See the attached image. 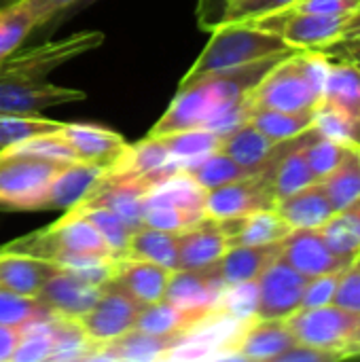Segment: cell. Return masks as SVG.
<instances>
[{"label":"cell","mask_w":360,"mask_h":362,"mask_svg":"<svg viewBox=\"0 0 360 362\" xmlns=\"http://www.w3.org/2000/svg\"><path fill=\"white\" fill-rule=\"evenodd\" d=\"M280 259L308 278L344 272L352 263L329 248L320 229H291L282 240Z\"/></svg>","instance_id":"4fadbf2b"},{"label":"cell","mask_w":360,"mask_h":362,"mask_svg":"<svg viewBox=\"0 0 360 362\" xmlns=\"http://www.w3.org/2000/svg\"><path fill=\"white\" fill-rule=\"evenodd\" d=\"M229 248V240L219 221L204 218L202 223L178 233V269L212 267Z\"/></svg>","instance_id":"d6986e66"},{"label":"cell","mask_w":360,"mask_h":362,"mask_svg":"<svg viewBox=\"0 0 360 362\" xmlns=\"http://www.w3.org/2000/svg\"><path fill=\"white\" fill-rule=\"evenodd\" d=\"M34 30L30 11L21 0L0 6V62L21 47L25 36Z\"/></svg>","instance_id":"d590c367"},{"label":"cell","mask_w":360,"mask_h":362,"mask_svg":"<svg viewBox=\"0 0 360 362\" xmlns=\"http://www.w3.org/2000/svg\"><path fill=\"white\" fill-rule=\"evenodd\" d=\"M320 51L327 53L331 62H350V64L360 66V34L352 38H339Z\"/></svg>","instance_id":"c3c4849f"},{"label":"cell","mask_w":360,"mask_h":362,"mask_svg":"<svg viewBox=\"0 0 360 362\" xmlns=\"http://www.w3.org/2000/svg\"><path fill=\"white\" fill-rule=\"evenodd\" d=\"M276 212L291 225V229H320L335 210L327 197L323 180H318L278 199Z\"/></svg>","instance_id":"7402d4cb"},{"label":"cell","mask_w":360,"mask_h":362,"mask_svg":"<svg viewBox=\"0 0 360 362\" xmlns=\"http://www.w3.org/2000/svg\"><path fill=\"white\" fill-rule=\"evenodd\" d=\"M359 4L360 0H297L286 8L316 15H350L354 8H359Z\"/></svg>","instance_id":"bcb514c9"},{"label":"cell","mask_w":360,"mask_h":362,"mask_svg":"<svg viewBox=\"0 0 360 362\" xmlns=\"http://www.w3.org/2000/svg\"><path fill=\"white\" fill-rule=\"evenodd\" d=\"M331 59L318 49H297L280 59L250 91V108L316 110L323 102Z\"/></svg>","instance_id":"6da1fadb"},{"label":"cell","mask_w":360,"mask_h":362,"mask_svg":"<svg viewBox=\"0 0 360 362\" xmlns=\"http://www.w3.org/2000/svg\"><path fill=\"white\" fill-rule=\"evenodd\" d=\"M320 233L335 255L348 261L356 259L360 255V197L333 212V216L320 227Z\"/></svg>","instance_id":"f546056e"},{"label":"cell","mask_w":360,"mask_h":362,"mask_svg":"<svg viewBox=\"0 0 360 362\" xmlns=\"http://www.w3.org/2000/svg\"><path fill=\"white\" fill-rule=\"evenodd\" d=\"M225 284L216 278L212 267L206 269H176L170 276L163 299L197 322L219 312Z\"/></svg>","instance_id":"7c38bea8"},{"label":"cell","mask_w":360,"mask_h":362,"mask_svg":"<svg viewBox=\"0 0 360 362\" xmlns=\"http://www.w3.org/2000/svg\"><path fill=\"white\" fill-rule=\"evenodd\" d=\"M348 15H316L299 11H276L250 23L280 34L293 49H325L339 40Z\"/></svg>","instance_id":"52a82bcc"},{"label":"cell","mask_w":360,"mask_h":362,"mask_svg":"<svg viewBox=\"0 0 360 362\" xmlns=\"http://www.w3.org/2000/svg\"><path fill=\"white\" fill-rule=\"evenodd\" d=\"M195 325H197V320L193 316L185 314L176 305L161 299L157 303L142 305L134 329H138L146 335H153V337L178 339L180 335H185Z\"/></svg>","instance_id":"4dcf8cb0"},{"label":"cell","mask_w":360,"mask_h":362,"mask_svg":"<svg viewBox=\"0 0 360 362\" xmlns=\"http://www.w3.org/2000/svg\"><path fill=\"white\" fill-rule=\"evenodd\" d=\"M346 144L325 138L314 127V134H312L310 142L306 144V159H308L316 180H325L339 165V161L344 159V153H346Z\"/></svg>","instance_id":"ab89813d"},{"label":"cell","mask_w":360,"mask_h":362,"mask_svg":"<svg viewBox=\"0 0 360 362\" xmlns=\"http://www.w3.org/2000/svg\"><path fill=\"white\" fill-rule=\"evenodd\" d=\"M55 269L57 265L51 261L21 252L0 250V288L36 297Z\"/></svg>","instance_id":"d4e9b609"},{"label":"cell","mask_w":360,"mask_h":362,"mask_svg":"<svg viewBox=\"0 0 360 362\" xmlns=\"http://www.w3.org/2000/svg\"><path fill=\"white\" fill-rule=\"evenodd\" d=\"M85 91L53 85L47 78L0 74V112L40 115L45 108L85 100Z\"/></svg>","instance_id":"30bf717a"},{"label":"cell","mask_w":360,"mask_h":362,"mask_svg":"<svg viewBox=\"0 0 360 362\" xmlns=\"http://www.w3.org/2000/svg\"><path fill=\"white\" fill-rule=\"evenodd\" d=\"M62 127L59 121L45 119L40 115H13V112H0V151L32 138L36 134L57 132Z\"/></svg>","instance_id":"8d00e7d4"},{"label":"cell","mask_w":360,"mask_h":362,"mask_svg":"<svg viewBox=\"0 0 360 362\" xmlns=\"http://www.w3.org/2000/svg\"><path fill=\"white\" fill-rule=\"evenodd\" d=\"M151 189L134 178H117L104 172L95 189L85 197L87 206H102L119 214L134 231L144 227L146 212V193ZM79 204V206H81ZM76 208V206H74Z\"/></svg>","instance_id":"9a60e30c"},{"label":"cell","mask_w":360,"mask_h":362,"mask_svg":"<svg viewBox=\"0 0 360 362\" xmlns=\"http://www.w3.org/2000/svg\"><path fill=\"white\" fill-rule=\"evenodd\" d=\"M142 303H138L129 293H125L115 282H108L98 301L91 305L87 314H83L76 322L83 333L98 346L112 341L136 327Z\"/></svg>","instance_id":"ba28073f"},{"label":"cell","mask_w":360,"mask_h":362,"mask_svg":"<svg viewBox=\"0 0 360 362\" xmlns=\"http://www.w3.org/2000/svg\"><path fill=\"white\" fill-rule=\"evenodd\" d=\"M219 225L225 231L229 246L274 244V242H282L291 233V225L276 212V208L257 210V212L236 216V218H225V221H219Z\"/></svg>","instance_id":"603a6c76"},{"label":"cell","mask_w":360,"mask_h":362,"mask_svg":"<svg viewBox=\"0 0 360 362\" xmlns=\"http://www.w3.org/2000/svg\"><path fill=\"white\" fill-rule=\"evenodd\" d=\"M333 303L348 312L360 314V255L342 272Z\"/></svg>","instance_id":"ee69618b"},{"label":"cell","mask_w":360,"mask_h":362,"mask_svg":"<svg viewBox=\"0 0 360 362\" xmlns=\"http://www.w3.org/2000/svg\"><path fill=\"white\" fill-rule=\"evenodd\" d=\"M339 276H342V272L310 278L308 280V286H306V293H303V299H301V308H320V305L333 303Z\"/></svg>","instance_id":"f6af8a7d"},{"label":"cell","mask_w":360,"mask_h":362,"mask_svg":"<svg viewBox=\"0 0 360 362\" xmlns=\"http://www.w3.org/2000/svg\"><path fill=\"white\" fill-rule=\"evenodd\" d=\"M339 115H344L360 134V66L350 62H331L323 102Z\"/></svg>","instance_id":"cb8c5ba5"},{"label":"cell","mask_w":360,"mask_h":362,"mask_svg":"<svg viewBox=\"0 0 360 362\" xmlns=\"http://www.w3.org/2000/svg\"><path fill=\"white\" fill-rule=\"evenodd\" d=\"M59 134L70 142V146L74 148L81 161H89L106 170L129 146L119 134L106 127L87 125V123H62Z\"/></svg>","instance_id":"ffe728a7"},{"label":"cell","mask_w":360,"mask_h":362,"mask_svg":"<svg viewBox=\"0 0 360 362\" xmlns=\"http://www.w3.org/2000/svg\"><path fill=\"white\" fill-rule=\"evenodd\" d=\"M316 110H274V108H250L246 121L263 132L269 140L282 142L295 138L314 125Z\"/></svg>","instance_id":"f1b7e54d"},{"label":"cell","mask_w":360,"mask_h":362,"mask_svg":"<svg viewBox=\"0 0 360 362\" xmlns=\"http://www.w3.org/2000/svg\"><path fill=\"white\" fill-rule=\"evenodd\" d=\"M182 172L189 174L204 191L223 187L227 182H233V180L246 178V176H252L250 170L236 163L223 151H212V153H208V155H204L199 159L182 163Z\"/></svg>","instance_id":"d6a6232c"},{"label":"cell","mask_w":360,"mask_h":362,"mask_svg":"<svg viewBox=\"0 0 360 362\" xmlns=\"http://www.w3.org/2000/svg\"><path fill=\"white\" fill-rule=\"evenodd\" d=\"M19 339H21V329L0 325V362L13 361V354L19 346Z\"/></svg>","instance_id":"681fc988"},{"label":"cell","mask_w":360,"mask_h":362,"mask_svg":"<svg viewBox=\"0 0 360 362\" xmlns=\"http://www.w3.org/2000/svg\"><path fill=\"white\" fill-rule=\"evenodd\" d=\"M64 161L0 151V206L4 210H47V195Z\"/></svg>","instance_id":"277c9868"},{"label":"cell","mask_w":360,"mask_h":362,"mask_svg":"<svg viewBox=\"0 0 360 362\" xmlns=\"http://www.w3.org/2000/svg\"><path fill=\"white\" fill-rule=\"evenodd\" d=\"M4 151H13V153H23V155H34V157H42V159H53V161H76V153L70 146V142L57 132H47V134H36L32 138H25Z\"/></svg>","instance_id":"f35d334b"},{"label":"cell","mask_w":360,"mask_h":362,"mask_svg":"<svg viewBox=\"0 0 360 362\" xmlns=\"http://www.w3.org/2000/svg\"><path fill=\"white\" fill-rule=\"evenodd\" d=\"M308 276L293 269L286 261L276 259L257 278V318L284 320L301 308V299L308 286Z\"/></svg>","instance_id":"8fae6325"},{"label":"cell","mask_w":360,"mask_h":362,"mask_svg":"<svg viewBox=\"0 0 360 362\" xmlns=\"http://www.w3.org/2000/svg\"><path fill=\"white\" fill-rule=\"evenodd\" d=\"M267 208H276V195L267 172H257L252 176L210 189L204 197L206 218L212 221L236 218Z\"/></svg>","instance_id":"9c48e42d"},{"label":"cell","mask_w":360,"mask_h":362,"mask_svg":"<svg viewBox=\"0 0 360 362\" xmlns=\"http://www.w3.org/2000/svg\"><path fill=\"white\" fill-rule=\"evenodd\" d=\"M204 218L193 216L191 212L176 208L172 204H161V202H146V212H144V225L155 227L161 231L170 233H182L189 227L202 223Z\"/></svg>","instance_id":"b9f144b4"},{"label":"cell","mask_w":360,"mask_h":362,"mask_svg":"<svg viewBox=\"0 0 360 362\" xmlns=\"http://www.w3.org/2000/svg\"><path fill=\"white\" fill-rule=\"evenodd\" d=\"M172 272L134 257H117L112 263V280L125 293H129L138 303L149 305L163 299Z\"/></svg>","instance_id":"e0dca14e"},{"label":"cell","mask_w":360,"mask_h":362,"mask_svg":"<svg viewBox=\"0 0 360 362\" xmlns=\"http://www.w3.org/2000/svg\"><path fill=\"white\" fill-rule=\"evenodd\" d=\"M282 242L274 244H259V246H246V244H233L225 250V255L212 265V272L216 278L225 284H242L257 280L276 259H280Z\"/></svg>","instance_id":"ac0fdd59"},{"label":"cell","mask_w":360,"mask_h":362,"mask_svg":"<svg viewBox=\"0 0 360 362\" xmlns=\"http://www.w3.org/2000/svg\"><path fill=\"white\" fill-rule=\"evenodd\" d=\"M274 148L276 142L269 140L263 132H259L248 121L221 136V144H219V151L229 155L236 163L244 165L252 174L263 172L269 165Z\"/></svg>","instance_id":"484cf974"},{"label":"cell","mask_w":360,"mask_h":362,"mask_svg":"<svg viewBox=\"0 0 360 362\" xmlns=\"http://www.w3.org/2000/svg\"><path fill=\"white\" fill-rule=\"evenodd\" d=\"M286 329L297 344L333 350L344 358L360 356V314L335 303L320 308H301L284 318Z\"/></svg>","instance_id":"5b68a950"},{"label":"cell","mask_w":360,"mask_h":362,"mask_svg":"<svg viewBox=\"0 0 360 362\" xmlns=\"http://www.w3.org/2000/svg\"><path fill=\"white\" fill-rule=\"evenodd\" d=\"M100 293H102V286L91 284L89 280H85L72 269L57 267L49 276V280L42 284L36 297L45 303V308L51 314L79 320L83 314L91 310Z\"/></svg>","instance_id":"5bb4252c"},{"label":"cell","mask_w":360,"mask_h":362,"mask_svg":"<svg viewBox=\"0 0 360 362\" xmlns=\"http://www.w3.org/2000/svg\"><path fill=\"white\" fill-rule=\"evenodd\" d=\"M233 2H238V0H225V8H227L229 4H233Z\"/></svg>","instance_id":"f5cc1de1"},{"label":"cell","mask_w":360,"mask_h":362,"mask_svg":"<svg viewBox=\"0 0 360 362\" xmlns=\"http://www.w3.org/2000/svg\"><path fill=\"white\" fill-rule=\"evenodd\" d=\"M295 344L297 339L286 329L284 320L252 318L238 335L231 361L274 362L284 350H289Z\"/></svg>","instance_id":"2e32d148"},{"label":"cell","mask_w":360,"mask_h":362,"mask_svg":"<svg viewBox=\"0 0 360 362\" xmlns=\"http://www.w3.org/2000/svg\"><path fill=\"white\" fill-rule=\"evenodd\" d=\"M106 168L89 163V161H70L66 163L57 176L53 178L47 195V210L57 208V210H72L85 197L95 189L100 178L104 176Z\"/></svg>","instance_id":"44dd1931"},{"label":"cell","mask_w":360,"mask_h":362,"mask_svg":"<svg viewBox=\"0 0 360 362\" xmlns=\"http://www.w3.org/2000/svg\"><path fill=\"white\" fill-rule=\"evenodd\" d=\"M0 250L38 257L64 269H79L117 259L100 231L76 210H66L57 223L23 235Z\"/></svg>","instance_id":"7a4b0ae2"},{"label":"cell","mask_w":360,"mask_h":362,"mask_svg":"<svg viewBox=\"0 0 360 362\" xmlns=\"http://www.w3.org/2000/svg\"><path fill=\"white\" fill-rule=\"evenodd\" d=\"M257 297H259L257 280L225 286L219 303V312L236 320H252L257 318Z\"/></svg>","instance_id":"60d3db41"},{"label":"cell","mask_w":360,"mask_h":362,"mask_svg":"<svg viewBox=\"0 0 360 362\" xmlns=\"http://www.w3.org/2000/svg\"><path fill=\"white\" fill-rule=\"evenodd\" d=\"M125 257L157 263L170 272L178 269V233L161 231L155 227H140L132 233Z\"/></svg>","instance_id":"83f0119b"},{"label":"cell","mask_w":360,"mask_h":362,"mask_svg":"<svg viewBox=\"0 0 360 362\" xmlns=\"http://www.w3.org/2000/svg\"><path fill=\"white\" fill-rule=\"evenodd\" d=\"M47 314L51 312L45 308V303L38 297H28L0 288V325L21 329Z\"/></svg>","instance_id":"74e56055"},{"label":"cell","mask_w":360,"mask_h":362,"mask_svg":"<svg viewBox=\"0 0 360 362\" xmlns=\"http://www.w3.org/2000/svg\"><path fill=\"white\" fill-rule=\"evenodd\" d=\"M360 34V4L359 8H354L348 17H346V23H344V30H342V36L339 38H352V36H359Z\"/></svg>","instance_id":"f907efd6"},{"label":"cell","mask_w":360,"mask_h":362,"mask_svg":"<svg viewBox=\"0 0 360 362\" xmlns=\"http://www.w3.org/2000/svg\"><path fill=\"white\" fill-rule=\"evenodd\" d=\"M76 212H81L104 238V242L108 244V248L112 250L115 257H125L127 246H129V238L134 233V229L112 210L102 208V206H87L81 204L76 208H72Z\"/></svg>","instance_id":"836d02e7"},{"label":"cell","mask_w":360,"mask_h":362,"mask_svg":"<svg viewBox=\"0 0 360 362\" xmlns=\"http://www.w3.org/2000/svg\"><path fill=\"white\" fill-rule=\"evenodd\" d=\"M93 2H98V0H76L72 6H68L62 15H57V17H55L53 21H49L47 25H53V23L57 25V23H62L68 15H74V13H79V11H83V8H87V6H89V4H93Z\"/></svg>","instance_id":"816d5d0a"},{"label":"cell","mask_w":360,"mask_h":362,"mask_svg":"<svg viewBox=\"0 0 360 362\" xmlns=\"http://www.w3.org/2000/svg\"><path fill=\"white\" fill-rule=\"evenodd\" d=\"M346 361L339 352L333 350H323V348H314V346H306V344H295L289 350H284L274 362H335Z\"/></svg>","instance_id":"7dc6e473"},{"label":"cell","mask_w":360,"mask_h":362,"mask_svg":"<svg viewBox=\"0 0 360 362\" xmlns=\"http://www.w3.org/2000/svg\"><path fill=\"white\" fill-rule=\"evenodd\" d=\"M159 138L166 142L170 155L180 163H187L212 151H219V144H221V136L210 129H185V132L168 134V136H159Z\"/></svg>","instance_id":"e575fe53"},{"label":"cell","mask_w":360,"mask_h":362,"mask_svg":"<svg viewBox=\"0 0 360 362\" xmlns=\"http://www.w3.org/2000/svg\"><path fill=\"white\" fill-rule=\"evenodd\" d=\"M176 339L146 335L138 329L98 346L89 361H166Z\"/></svg>","instance_id":"4316f807"},{"label":"cell","mask_w":360,"mask_h":362,"mask_svg":"<svg viewBox=\"0 0 360 362\" xmlns=\"http://www.w3.org/2000/svg\"><path fill=\"white\" fill-rule=\"evenodd\" d=\"M297 0H238L229 4L223 13L221 23H231V21H255L259 17H265L269 13L282 11L291 6ZM219 23V25H221Z\"/></svg>","instance_id":"7bdbcfd3"},{"label":"cell","mask_w":360,"mask_h":362,"mask_svg":"<svg viewBox=\"0 0 360 362\" xmlns=\"http://www.w3.org/2000/svg\"><path fill=\"white\" fill-rule=\"evenodd\" d=\"M104 42L102 32H76L64 40H47L28 49H15L8 57L0 62V74L47 78L51 70L79 57Z\"/></svg>","instance_id":"8992f818"},{"label":"cell","mask_w":360,"mask_h":362,"mask_svg":"<svg viewBox=\"0 0 360 362\" xmlns=\"http://www.w3.org/2000/svg\"><path fill=\"white\" fill-rule=\"evenodd\" d=\"M333 210H342L360 197V144L348 142L339 165L323 180Z\"/></svg>","instance_id":"1f68e13d"},{"label":"cell","mask_w":360,"mask_h":362,"mask_svg":"<svg viewBox=\"0 0 360 362\" xmlns=\"http://www.w3.org/2000/svg\"><path fill=\"white\" fill-rule=\"evenodd\" d=\"M295 51L280 34L259 28L250 21H231L214 28V34L197 62L189 68L182 83L197 81L212 72H223L259 62L269 55Z\"/></svg>","instance_id":"3957f363"}]
</instances>
